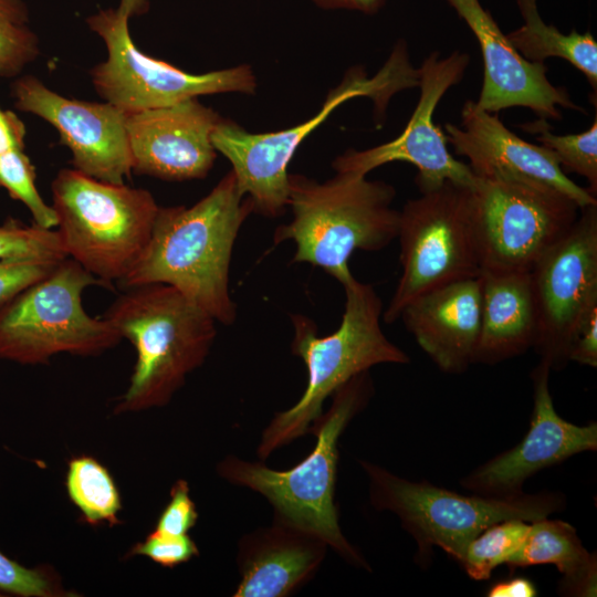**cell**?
<instances>
[{
  "label": "cell",
  "instance_id": "obj_1",
  "mask_svg": "<svg viewBox=\"0 0 597 597\" xmlns=\"http://www.w3.org/2000/svg\"><path fill=\"white\" fill-rule=\"evenodd\" d=\"M253 212L232 170L191 207H159L149 241L123 289L163 283L178 290L217 323L232 325L237 304L229 286L239 231Z\"/></svg>",
  "mask_w": 597,
  "mask_h": 597
},
{
  "label": "cell",
  "instance_id": "obj_2",
  "mask_svg": "<svg viewBox=\"0 0 597 597\" xmlns=\"http://www.w3.org/2000/svg\"><path fill=\"white\" fill-rule=\"evenodd\" d=\"M373 395L369 370L339 387L310 431L316 437L312 451L292 468L276 470L262 460L249 461L233 454L216 468L230 484L262 495L272 506L274 520L318 535L349 565L366 570H370L368 562L343 534L335 491L339 438Z\"/></svg>",
  "mask_w": 597,
  "mask_h": 597
},
{
  "label": "cell",
  "instance_id": "obj_3",
  "mask_svg": "<svg viewBox=\"0 0 597 597\" xmlns=\"http://www.w3.org/2000/svg\"><path fill=\"white\" fill-rule=\"evenodd\" d=\"M345 307L337 329L320 336L305 315L292 314V354L306 367V386L298 400L276 412L261 433L256 454L266 460L277 449L310 433L324 402L353 377L379 364H408L409 356L390 342L383 328L384 305L373 285L353 274L341 283Z\"/></svg>",
  "mask_w": 597,
  "mask_h": 597
},
{
  "label": "cell",
  "instance_id": "obj_4",
  "mask_svg": "<svg viewBox=\"0 0 597 597\" xmlns=\"http://www.w3.org/2000/svg\"><path fill=\"white\" fill-rule=\"evenodd\" d=\"M104 317L136 352L117 415L166 406L205 363L217 336L211 315L163 283L124 289Z\"/></svg>",
  "mask_w": 597,
  "mask_h": 597
},
{
  "label": "cell",
  "instance_id": "obj_5",
  "mask_svg": "<svg viewBox=\"0 0 597 597\" xmlns=\"http://www.w3.org/2000/svg\"><path fill=\"white\" fill-rule=\"evenodd\" d=\"M395 197L391 185L350 172L324 182L289 175L293 219L276 228L273 244L293 241L292 263L318 266L343 283L352 275L348 260L356 250L379 251L397 239Z\"/></svg>",
  "mask_w": 597,
  "mask_h": 597
},
{
  "label": "cell",
  "instance_id": "obj_6",
  "mask_svg": "<svg viewBox=\"0 0 597 597\" xmlns=\"http://www.w3.org/2000/svg\"><path fill=\"white\" fill-rule=\"evenodd\" d=\"M52 200L67 258L108 289L143 254L159 209L148 190L105 182L74 168L57 172Z\"/></svg>",
  "mask_w": 597,
  "mask_h": 597
},
{
  "label": "cell",
  "instance_id": "obj_7",
  "mask_svg": "<svg viewBox=\"0 0 597 597\" xmlns=\"http://www.w3.org/2000/svg\"><path fill=\"white\" fill-rule=\"evenodd\" d=\"M368 481L369 502L395 514L417 544L416 559L427 566L439 547L458 562L468 544L501 521L534 522L563 510L565 496L543 491L495 498L463 495L429 482H412L376 463L359 460Z\"/></svg>",
  "mask_w": 597,
  "mask_h": 597
},
{
  "label": "cell",
  "instance_id": "obj_8",
  "mask_svg": "<svg viewBox=\"0 0 597 597\" xmlns=\"http://www.w3.org/2000/svg\"><path fill=\"white\" fill-rule=\"evenodd\" d=\"M418 84V69L409 63L406 50L397 48L374 77L353 70L312 118L287 129L262 134L249 133L222 118L211 140L214 149L231 163L239 189L250 199L253 212L276 218L287 208V167L293 155L338 105L356 96H369L385 106L392 94Z\"/></svg>",
  "mask_w": 597,
  "mask_h": 597
},
{
  "label": "cell",
  "instance_id": "obj_9",
  "mask_svg": "<svg viewBox=\"0 0 597 597\" xmlns=\"http://www.w3.org/2000/svg\"><path fill=\"white\" fill-rule=\"evenodd\" d=\"M104 283L71 258L0 307V359L24 365L48 363L54 355L93 356L123 338L103 317L86 313L85 289Z\"/></svg>",
  "mask_w": 597,
  "mask_h": 597
},
{
  "label": "cell",
  "instance_id": "obj_10",
  "mask_svg": "<svg viewBox=\"0 0 597 597\" xmlns=\"http://www.w3.org/2000/svg\"><path fill=\"white\" fill-rule=\"evenodd\" d=\"M471 191L481 272H530L580 210L564 192L525 177L475 176Z\"/></svg>",
  "mask_w": 597,
  "mask_h": 597
},
{
  "label": "cell",
  "instance_id": "obj_11",
  "mask_svg": "<svg viewBox=\"0 0 597 597\" xmlns=\"http://www.w3.org/2000/svg\"><path fill=\"white\" fill-rule=\"evenodd\" d=\"M401 274L383 321L399 320L408 303L444 284L479 276L471 187L446 181L399 210Z\"/></svg>",
  "mask_w": 597,
  "mask_h": 597
},
{
  "label": "cell",
  "instance_id": "obj_12",
  "mask_svg": "<svg viewBox=\"0 0 597 597\" xmlns=\"http://www.w3.org/2000/svg\"><path fill=\"white\" fill-rule=\"evenodd\" d=\"M128 20L118 9L101 10L87 19L107 48V59L91 70L93 85L105 102L132 113L200 95L254 93L256 81L248 65L191 74L142 53L130 38Z\"/></svg>",
  "mask_w": 597,
  "mask_h": 597
},
{
  "label": "cell",
  "instance_id": "obj_13",
  "mask_svg": "<svg viewBox=\"0 0 597 597\" xmlns=\"http://www.w3.org/2000/svg\"><path fill=\"white\" fill-rule=\"evenodd\" d=\"M530 276L537 320L533 348L551 370H561L569 363L577 331L597 308V203L580 208Z\"/></svg>",
  "mask_w": 597,
  "mask_h": 597
},
{
  "label": "cell",
  "instance_id": "obj_14",
  "mask_svg": "<svg viewBox=\"0 0 597 597\" xmlns=\"http://www.w3.org/2000/svg\"><path fill=\"white\" fill-rule=\"evenodd\" d=\"M469 63L470 55L458 50L446 57H440L438 51L430 53L418 69L419 101L401 134L368 149L347 150L334 160L335 171L366 176L383 165L406 161L418 170L415 181L420 193L446 181L472 187L475 175L469 165L451 155L446 135L433 122L440 100L449 88L460 83Z\"/></svg>",
  "mask_w": 597,
  "mask_h": 597
},
{
  "label": "cell",
  "instance_id": "obj_15",
  "mask_svg": "<svg viewBox=\"0 0 597 597\" xmlns=\"http://www.w3.org/2000/svg\"><path fill=\"white\" fill-rule=\"evenodd\" d=\"M12 95L19 109L35 114L55 127L61 143L72 153L74 169L118 185L130 177L127 113L107 102L63 97L33 76L17 80Z\"/></svg>",
  "mask_w": 597,
  "mask_h": 597
},
{
  "label": "cell",
  "instance_id": "obj_16",
  "mask_svg": "<svg viewBox=\"0 0 597 597\" xmlns=\"http://www.w3.org/2000/svg\"><path fill=\"white\" fill-rule=\"evenodd\" d=\"M549 373L542 360L531 373L533 410L524 438L464 476L460 481L464 489L485 496H515L523 493L525 481L536 472L597 449L596 422L578 426L555 410Z\"/></svg>",
  "mask_w": 597,
  "mask_h": 597
},
{
  "label": "cell",
  "instance_id": "obj_17",
  "mask_svg": "<svg viewBox=\"0 0 597 597\" xmlns=\"http://www.w3.org/2000/svg\"><path fill=\"white\" fill-rule=\"evenodd\" d=\"M221 119L197 98L127 113L133 171L168 181L206 177L217 155L211 136Z\"/></svg>",
  "mask_w": 597,
  "mask_h": 597
},
{
  "label": "cell",
  "instance_id": "obj_18",
  "mask_svg": "<svg viewBox=\"0 0 597 597\" xmlns=\"http://www.w3.org/2000/svg\"><path fill=\"white\" fill-rule=\"evenodd\" d=\"M475 35L483 59V83L476 104L485 112L523 106L540 118H562L558 107L584 112L565 87L553 85L544 63L525 60L479 0H447Z\"/></svg>",
  "mask_w": 597,
  "mask_h": 597
},
{
  "label": "cell",
  "instance_id": "obj_19",
  "mask_svg": "<svg viewBox=\"0 0 597 597\" xmlns=\"http://www.w3.org/2000/svg\"><path fill=\"white\" fill-rule=\"evenodd\" d=\"M446 138L457 155L469 159L475 176L492 174L530 178L549 185L570 197L579 208L596 205L595 195L567 177L554 154L542 145L523 140L498 114L468 100L461 111V126L444 125Z\"/></svg>",
  "mask_w": 597,
  "mask_h": 597
},
{
  "label": "cell",
  "instance_id": "obj_20",
  "mask_svg": "<svg viewBox=\"0 0 597 597\" xmlns=\"http://www.w3.org/2000/svg\"><path fill=\"white\" fill-rule=\"evenodd\" d=\"M329 546L318 535L274 520L244 534L235 563L240 580L233 597H289L310 583Z\"/></svg>",
  "mask_w": 597,
  "mask_h": 597
},
{
  "label": "cell",
  "instance_id": "obj_21",
  "mask_svg": "<svg viewBox=\"0 0 597 597\" xmlns=\"http://www.w3.org/2000/svg\"><path fill=\"white\" fill-rule=\"evenodd\" d=\"M481 301V275L468 277L419 295L399 320L441 371L462 374L473 364Z\"/></svg>",
  "mask_w": 597,
  "mask_h": 597
},
{
  "label": "cell",
  "instance_id": "obj_22",
  "mask_svg": "<svg viewBox=\"0 0 597 597\" xmlns=\"http://www.w3.org/2000/svg\"><path fill=\"white\" fill-rule=\"evenodd\" d=\"M482 301L473 364L495 365L533 347L536 308L530 272H481Z\"/></svg>",
  "mask_w": 597,
  "mask_h": 597
},
{
  "label": "cell",
  "instance_id": "obj_23",
  "mask_svg": "<svg viewBox=\"0 0 597 597\" xmlns=\"http://www.w3.org/2000/svg\"><path fill=\"white\" fill-rule=\"evenodd\" d=\"M552 564L562 575L558 591L565 596L591 597L597 591V558L588 552L576 528L562 520L531 522L527 536L507 562L510 570Z\"/></svg>",
  "mask_w": 597,
  "mask_h": 597
},
{
  "label": "cell",
  "instance_id": "obj_24",
  "mask_svg": "<svg viewBox=\"0 0 597 597\" xmlns=\"http://www.w3.org/2000/svg\"><path fill=\"white\" fill-rule=\"evenodd\" d=\"M524 23L506 34L513 48L527 61L544 63L547 57L566 60L597 90V42L589 33H562L546 24L537 10L536 0H515Z\"/></svg>",
  "mask_w": 597,
  "mask_h": 597
},
{
  "label": "cell",
  "instance_id": "obj_25",
  "mask_svg": "<svg viewBox=\"0 0 597 597\" xmlns=\"http://www.w3.org/2000/svg\"><path fill=\"white\" fill-rule=\"evenodd\" d=\"M66 491L74 505L90 524L118 523L122 509L119 492L107 471L91 457L74 458L69 463Z\"/></svg>",
  "mask_w": 597,
  "mask_h": 597
},
{
  "label": "cell",
  "instance_id": "obj_26",
  "mask_svg": "<svg viewBox=\"0 0 597 597\" xmlns=\"http://www.w3.org/2000/svg\"><path fill=\"white\" fill-rule=\"evenodd\" d=\"M531 522L512 519L484 528L467 546L459 563L469 577L489 579L495 568L516 554L524 543Z\"/></svg>",
  "mask_w": 597,
  "mask_h": 597
},
{
  "label": "cell",
  "instance_id": "obj_27",
  "mask_svg": "<svg viewBox=\"0 0 597 597\" xmlns=\"http://www.w3.org/2000/svg\"><path fill=\"white\" fill-rule=\"evenodd\" d=\"M523 130L535 135V139L549 149L561 167L584 177L589 191L597 192V118L590 127L578 134L556 135L545 118L522 125Z\"/></svg>",
  "mask_w": 597,
  "mask_h": 597
},
{
  "label": "cell",
  "instance_id": "obj_28",
  "mask_svg": "<svg viewBox=\"0 0 597 597\" xmlns=\"http://www.w3.org/2000/svg\"><path fill=\"white\" fill-rule=\"evenodd\" d=\"M40 53L22 0H0V76L18 75Z\"/></svg>",
  "mask_w": 597,
  "mask_h": 597
},
{
  "label": "cell",
  "instance_id": "obj_29",
  "mask_svg": "<svg viewBox=\"0 0 597 597\" xmlns=\"http://www.w3.org/2000/svg\"><path fill=\"white\" fill-rule=\"evenodd\" d=\"M67 258L55 229L28 227L13 221L0 226V263H59Z\"/></svg>",
  "mask_w": 597,
  "mask_h": 597
},
{
  "label": "cell",
  "instance_id": "obj_30",
  "mask_svg": "<svg viewBox=\"0 0 597 597\" xmlns=\"http://www.w3.org/2000/svg\"><path fill=\"white\" fill-rule=\"evenodd\" d=\"M0 187L28 208L34 224L44 229L56 228L55 212L38 191L34 167L23 149H12L0 155Z\"/></svg>",
  "mask_w": 597,
  "mask_h": 597
},
{
  "label": "cell",
  "instance_id": "obj_31",
  "mask_svg": "<svg viewBox=\"0 0 597 597\" xmlns=\"http://www.w3.org/2000/svg\"><path fill=\"white\" fill-rule=\"evenodd\" d=\"M0 593L21 597L70 596L48 567L30 568L0 552Z\"/></svg>",
  "mask_w": 597,
  "mask_h": 597
},
{
  "label": "cell",
  "instance_id": "obj_32",
  "mask_svg": "<svg viewBox=\"0 0 597 597\" xmlns=\"http://www.w3.org/2000/svg\"><path fill=\"white\" fill-rule=\"evenodd\" d=\"M133 555L146 556L163 567L172 568L197 557L199 549L188 534L172 536L153 531L130 549L129 556Z\"/></svg>",
  "mask_w": 597,
  "mask_h": 597
},
{
  "label": "cell",
  "instance_id": "obj_33",
  "mask_svg": "<svg viewBox=\"0 0 597 597\" xmlns=\"http://www.w3.org/2000/svg\"><path fill=\"white\" fill-rule=\"evenodd\" d=\"M198 512L190 496L186 480H177L170 490V499L161 511L155 532L166 535H186L196 525Z\"/></svg>",
  "mask_w": 597,
  "mask_h": 597
},
{
  "label": "cell",
  "instance_id": "obj_34",
  "mask_svg": "<svg viewBox=\"0 0 597 597\" xmlns=\"http://www.w3.org/2000/svg\"><path fill=\"white\" fill-rule=\"evenodd\" d=\"M57 263H0V307L29 285L46 276Z\"/></svg>",
  "mask_w": 597,
  "mask_h": 597
},
{
  "label": "cell",
  "instance_id": "obj_35",
  "mask_svg": "<svg viewBox=\"0 0 597 597\" xmlns=\"http://www.w3.org/2000/svg\"><path fill=\"white\" fill-rule=\"evenodd\" d=\"M569 362L594 368L597 366V308L577 331L570 346Z\"/></svg>",
  "mask_w": 597,
  "mask_h": 597
},
{
  "label": "cell",
  "instance_id": "obj_36",
  "mask_svg": "<svg viewBox=\"0 0 597 597\" xmlns=\"http://www.w3.org/2000/svg\"><path fill=\"white\" fill-rule=\"evenodd\" d=\"M25 126L11 111L0 108V155L12 149H24Z\"/></svg>",
  "mask_w": 597,
  "mask_h": 597
},
{
  "label": "cell",
  "instance_id": "obj_37",
  "mask_svg": "<svg viewBox=\"0 0 597 597\" xmlns=\"http://www.w3.org/2000/svg\"><path fill=\"white\" fill-rule=\"evenodd\" d=\"M537 589L533 582L524 577L495 583L488 591L489 597H533Z\"/></svg>",
  "mask_w": 597,
  "mask_h": 597
},
{
  "label": "cell",
  "instance_id": "obj_38",
  "mask_svg": "<svg viewBox=\"0 0 597 597\" xmlns=\"http://www.w3.org/2000/svg\"><path fill=\"white\" fill-rule=\"evenodd\" d=\"M324 9H348L365 13L376 12L386 0H312Z\"/></svg>",
  "mask_w": 597,
  "mask_h": 597
},
{
  "label": "cell",
  "instance_id": "obj_39",
  "mask_svg": "<svg viewBox=\"0 0 597 597\" xmlns=\"http://www.w3.org/2000/svg\"><path fill=\"white\" fill-rule=\"evenodd\" d=\"M149 0H119L118 10L128 18L143 14L147 11Z\"/></svg>",
  "mask_w": 597,
  "mask_h": 597
}]
</instances>
